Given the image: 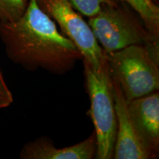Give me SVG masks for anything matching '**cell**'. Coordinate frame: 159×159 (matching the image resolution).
Returning a JSON list of instances; mask_svg holds the SVG:
<instances>
[{
  "label": "cell",
  "mask_w": 159,
  "mask_h": 159,
  "mask_svg": "<svg viewBox=\"0 0 159 159\" xmlns=\"http://www.w3.org/2000/svg\"><path fill=\"white\" fill-rule=\"evenodd\" d=\"M0 39L12 62L30 71L42 69L63 75L83 61L75 43L58 30L36 0H29L19 19L11 22L0 21Z\"/></svg>",
  "instance_id": "cell-1"
},
{
  "label": "cell",
  "mask_w": 159,
  "mask_h": 159,
  "mask_svg": "<svg viewBox=\"0 0 159 159\" xmlns=\"http://www.w3.org/2000/svg\"><path fill=\"white\" fill-rule=\"evenodd\" d=\"M105 55L111 77L128 101L158 91L159 43L131 45Z\"/></svg>",
  "instance_id": "cell-2"
},
{
  "label": "cell",
  "mask_w": 159,
  "mask_h": 159,
  "mask_svg": "<svg viewBox=\"0 0 159 159\" xmlns=\"http://www.w3.org/2000/svg\"><path fill=\"white\" fill-rule=\"evenodd\" d=\"M85 85L90 99L89 110L97 139L95 158L114 157L117 121L115 110L114 85L106 58L98 69L83 61Z\"/></svg>",
  "instance_id": "cell-3"
},
{
  "label": "cell",
  "mask_w": 159,
  "mask_h": 159,
  "mask_svg": "<svg viewBox=\"0 0 159 159\" xmlns=\"http://www.w3.org/2000/svg\"><path fill=\"white\" fill-rule=\"evenodd\" d=\"M121 2L103 5L97 15L89 18L88 24L103 51L111 53L131 45L159 43Z\"/></svg>",
  "instance_id": "cell-4"
},
{
  "label": "cell",
  "mask_w": 159,
  "mask_h": 159,
  "mask_svg": "<svg viewBox=\"0 0 159 159\" xmlns=\"http://www.w3.org/2000/svg\"><path fill=\"white\" fill-rule=\"evenodd\" d=\"M42 11L60 27L61 33L71 40L86 61L95 69L102 65L105 52L97 41L90 26L68 0H36Z\"/></svg>",
  "instance_id": "cell-5"
},
{
  "label": "cell",
  "mask_w": 159,
  "mask_h": 159,
  "mask_svg": "<svg viewBox=\"0 0 159 159\" xmlns=\"http://www.w3.org/2000/svg\"><path fill=\"white\" fill-rule=\"evenodd\" d=\"M117 129L114 157L115 159H154L145 148L133 124L125 99L118 83L113 80Z\"/></svg>",
  "instance_id": "cell-6"
},
{
  "label": "cell",
  "mask_w": 159,
  "mask_h": 159,
  "mask_svg": "<svg viewBox=\"0 0 159 159\" xmlns=\"http://www.w3.org/2000/svg\"><path fill=\"white\" fill-rule=\"evenodd\" d=\"M128 101V100H127ZM129 115L139 138L153 158L159 152V93L128 101Z\"/></svg>",
  "instance_id": "cell-7"
},
{
  "label": "cell",
  "mask_w": 159,
  "mask_h": 159,
  "mask_svg": "<svg viewBox=\"0 0 159 159\" xmlns=\"http://www.w3.org/2000/svg\"><path fill=\"white\" fill-rule=\"evenodd\" d=\"M97 139L94 131L83 142L63 148H55L49 137L42 136L24 145L21 159H92L96 157Z\"/></svg>",
  "instance_id": "cell-8"
},
{
  "label": "cell",
  "mask_w": 159,
  "mask_h": 159,
  "mask_svg": "<svg viewBox=\"0 0 159 159\" xmlns=\"http://www.w3.org/2000/svg\"><path fill=\"white\" fill-rule=\"evenodd\" d=\"M126 2L138 13L145 28L155 39L159 40V7L152 0H119Z\"/></svg>",
  "instance_id": "cell-9"
},
{
  "label": "cell",
  "mask_w": 159,
  "mask_h": 159,
  "mask_svg": "<svg viewBox=\"0 0 159 159\" xmlns=\"http://www.w3.org/2000/svg\"><path fill=\"white\" fill-rule=\"evenodd\" d=\"M28 0H0V21L11 22L25 13Z\"/></svg>",
  "instance_id": "cell-10"
},
{
  "label": "cell",
  "mask_w": 159,
  "mask_h": 159,
  "mask_svg": "<svg viewBox=\"0 0 159 159\" xmlns=\"http://www.w3.org/2000/svg\"><path fill=\"white\" fill-rule=\"evenodd\" d=\"M75 10L88 17L94 16L103 5H115L119 0H68Z\"/></svg>",
  "instance_id": "cell-11"
},
{
  "label": "cell",
  "mask_w": 159,
  "mask_h": 159,
  "mask_svg": "<svg viewBox=\"0 0 159 159\" xmlns=\"http://www.w3.org/2000/svg\"><path fill=\"white\" fill-rule=\"evenodd\" d=\"M0 94L2 96L6 97L7 99H10L12 102H13V95H12V93L11 92L7 83L5 82L3 74L1 70H0Z\"/></svg>",
  "instance_id": "cell-12"
},
{
  "label": "cell",
  "mask_w": 159,
  "mask_h": 159,
  "mask_svg": "<svg viewBox=\"0 0 159 159\" xmlns=\"http://www.w3.org/2000/svg\"><path fill=\"white\" fill-rule=\"evenodd\" d=\"M11 103H13L12 101L0 94V109L7 108Z\"/></svg>",
  "instance_id": "cell-13"
},
{
  "label": "cell",
  "mask_w": 159,
  "mask_h": 159,
  "mask_svg": "<svg viewBox=\"0 0 159 159\" xmlns=\"http://www.w3.org/2000/svg\"><path fill=\"white\" fill-rule=\"evenodd\" d=\"M152 2H153L154 3H156V4H158V1L159 0H152Z\"/></svg>",
  "instance_id": "cell-14"
}]
</instances>
